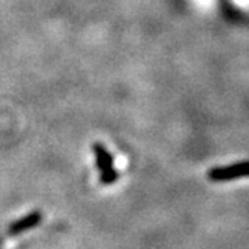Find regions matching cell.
I'll return each instance as SVG.
<instances>
[{
    "mask_svg": "<svg viewBox=\"0 0 249 249\" xmlns=\"http://www.w3.org/2000/svg\"><path fill=\"white\" fill-rule=\"evenodd\" d=\"M42 221V212L41 210H35L32 213H29V215L20 218L18 221H15L9 225L8 228V234L9 236H17V234H21L24 233V231L27 230H32L35 228L38 224H41Z\"/></svg>",
    "mask_w": 249,
    "mask_h": 249,
    "instance_id": "3",
    "label": "cell"
},
{
    "mask_svg": "<svg viewBox=\"0 0 249 249\" xmlns=\"http://www.w3.org/2000/svg\"><path fill=\"white\" fill-rule=\"evenodd\" d=\"M95 159H96V167L101 173V182L104 185H111L117 180L119 173L114 168V161L110 152L107 150L101 143H95L92 146Z\"/></svg>",
    "mask_w": 249,
    "mask_h": 249,
    "instance_id": "1",
    "label": "cell"
},
{
    "mask_svg": "<svg viewBox=\"0 0 249 249\" xmlns=\"http://www.w3.org/2000/svg\"><path fill=\"white\" fill-rule=\"evenodd\" d=\"M207 177L212 182H228V180H236L239 177H249V161L237 162L227 167L212 168L207 173Z\"/></svg>",
    "mask_w": 249,
    "mask_h": 249,
    "instance_id": "2",
    "label": "cell"
}]
</instances>
